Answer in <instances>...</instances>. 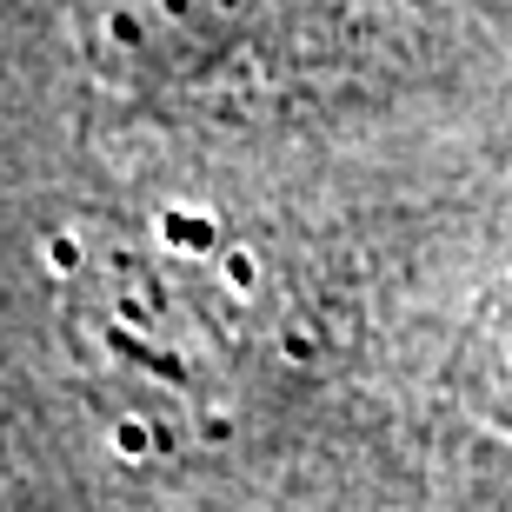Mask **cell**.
Segmentation results:
<instances>
[{
  "mask_svg": "<svg viewBox=\"0 0 512 512\" xmlns=\"http://www.w3.org/2000/svg\"><path fill=\"white\" fill-rule=\"evenodd\" d=\"M67 333L87 366H107L120 386H153L167 399H187L207 373V346L193 333L187 300L167 273H153L140 253L107 260L87 273L67 306Z\"/></svg>",
  "mask_w": 512,
  "mask_h": 512,
  "instance_id": "6da1fadb",
  "label": "cell"
},
{
  "mask_svg": "<svg viewBox=\"0 0 512 512\" xmlns=\"http://www.w3.org/2000/svg\"><path fill=\"white\" fill-rule=\"evenodd\" d=\"M486 380H493V393H486V399H493L499 413L512 419V326H506V333H499V353H493V360H486Z\"/></svg>",
  "mask_w": 512,
  "mask_h": 512,
  "instance_id": "7a4b0ae2",
  "label": "cell"
}]
</instances>
